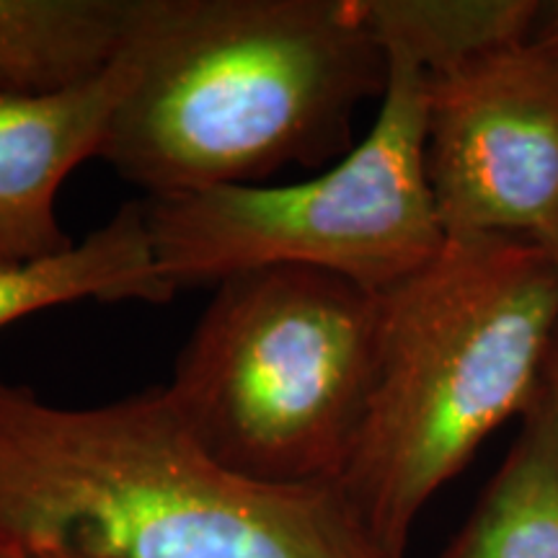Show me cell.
<instances>
[{
	"label": "cell",
	"mask_w": 558,
	"mask_h": 558,
	"mask_svg": "<svg viewBox=\"0 0 558 558\" xmlns=\"http://www.w3.org/2000/svg\"><path fill=\"white\" fill-rule=\"evenodd\" d=\"M101 160L148 199L344 158L388 58L360 0H135Z\"/></svg>",
	"instance_id": "obj_1"
},
{
	"label": "cell",
	"mask_w": 558,
	"mask_h": 558,
	"mask_svg": "<svg viewBox=\"0 0 558 558\" xmlns=\"http://www.w3.org/2000/svg\"><path fill=\"white\" fill-rule=\"evenodd\" d=\"M0 535L65 558H390L337 484L226 469L163 386L60 407L3 375Z\"/></svg>",
	"instance_id": "obj_2"
},
{
	"label": "cell",
	"mask_w": 558,
	"mask_h": 558,
	"mask_svg": "<svg viewBox=\"0 0 558 558\" xmlns=\"http://www.w3.org/2000/svg\"><path fill=\"white\" fill-rule=\"evenodd\" d=\"M558 337V267L518 235L448 239L378 292V352L337 486L390 558L492 432L522 416Z\"/></svg>",
	"instance_id": "obj_3"
},
{
	"label": "cell",
	"mask_w": 558,
	"mask_h": 558,
	"mask_svg": "<svg viewBox=\"0 0 558 558\" xmlns=\"http://www.w3.org/2000/svg\"><path fill=\"white\" fill-rule=\"evenodd\" d=\"M378 292L308 267L215 284L166 399L230 471L264 484H337L365 418Z\"/></svg>",
	"instance_id": "obj_4"
},
{
	"label": "cell",
	"mask_w": 558,
	"mask_h": 558,
	"mask_svg": "<svg viewBox=\"0 0 558 558\" xmlns=\"http://www.w3.org/2000/svg\"><path fill=\"white\" fill-rule=\"evenodd\" d=\"M373 128L318 177L282 186L145 199L153 254L173 288L264 267H308L383 292L445 246L427 177V73L386 52Z\"/></svg>",
	"instance_id": "obj_5"
},
{
	"label": "cell",
	"mask_w": 558,
	"mask_h": 558,
	"mask_svg": "<svg viewBox=\"0 0 558 558\" xmlns=\"http://www.w3.org/2000/svg\"><path fill=\"white\" fill-rule=\"evenodd\" d=\"M427 177L448 239L558 228V52L527 39L427 78Z\"/></svg>",
	"instance_id": "obj_6"
},
{
	"label": "cell",
	"mask_w": 558,
	"mask_h": 558,
	"mask_svg": "<svg viewBox=\"0 0 558 558\" xmlns=\"http://www.w3.org/2000/svg\"><path fill=\"white\" fill-rule=\"evenodd\" d=\"M128 70L52 94H0V267H24L75 246L58 215L70 173L99 158Z\"/></svg>",
	"instance_id": "obj_7"
},
{
	"label": "cell",
	"mask_w": 558,
	"mask_h": 558,
	"mask_svg": "<svg viewBox=\"0 0 558 558\" xmlns=\"http://www.w3.org/2000/svg\"><path fill=\"white\" fill-rule=\"evenodd\" d=\"M173 295L177 288L153 254L145 199H135L65 254L24 267H0V329L83 300L163 305Z\"/></svg>",
	"instance_id": "obj_8"
},
{
	"label": "cell",
	"mask_w": 558,
	"mask_h": 558,
	"mask_svg": "<svg viewBox=\"0 0 558 558\" xmlns=\"http://www.w3.org/2000/svg\"><path fill=\"white\" fill-rule=\"evenodd\" d=\"M437 558H558V403L546 380L499 471Z\"/></svg>",
	"instance_id": "obj_9"
},
{
	"label": "cell",
	"mask_w": 558,
	"mask_h": 558,
	"mask_svg": "<svg viewBox=\"0 0 558 558\" xmlns=\"http://www.w3.org/2000/svg\"><path fill=\"white\" fill-rule=\"evenodd\" d=\"M135 0H0V41L32 94L107 75L130 39Z\"/></svg>",
	"instance_id": "obj_10"
},
{
	"label": "cell",
	"mask_w": 558,
	"mask_h": 558,
	"mask_svg": "<svg viewBox=\"0 0 558 558\" xmlns=\"http://www.w3.org/2000/svg\"><path fill=\"white\" fill-rule=\"evenodd\" d=\"M369 32L432 75L527 41L541 0H360Z\"/></svg>",
	"instance_id": "obj_11"
},
{
	"label": "cell",
	"mask_w": 558,
	"mask_h": 558,
	"mask_svg": "<svg viewBox=\"0 0 558 558\" xmlns=\"http://www.w3.org/2000/svg\"><path fill=\"white\" fill-rule=\"evenodd\" d=\"M530 39L538 41L543 47H548V50L558 52V0L541 3Z\"/></svg>",
	"instance_id": "obj_12"
},
{
	"label": "cell",
	"mask_w": 558,
	"mask_h": 558,
	"mask_svg": "<svg viewBox=\"0 0 558 558\" xmlns=\"http://www.w3.org/2000/svg\"><path fill=\"white\" fill-rule=\"evenodd\" d=\"M0 94H32L24 70L3 41H0Z\"/></svg>",
	"instance_id": "obj_13"
},
{
	"label": "cell",
	"mask_w": 558,
	"mask_h": 558,
	"mask_svg": "<svg viewBox=\"0 0 558 558\" xmlns=\"http://www.w3.org/2000/svg\"><path fill=\"white\" fill-rule=\"evenodd\" d=\"M546 386H548V390H550V396H554L556 403H558V337H556L554 352H550V357H548V367H546Z\"/></svg>",
	"instance_id": "obj_14"
},
{
	"label": "cell",
	"mask_w": 558,
	"mask_h": 558,
	"mask_svg": "<svg viewBox=\"0 0 558 558\" xmlns=\"http://www.w3.org/2000/svg\"><path fill=\"white\" fill-rule=\"evenodd\" d=\"M0 558H32V556H29V550L21 548L19 543H13L0 535Z\"/></svg>",
	"instance_id": "obj_15"
},
{
	"label": "cell",
	"mask_w": 558,
	"mask_h": 558,
	"mask_svg": "<svg viewBox=\"0 0 558 558\" xmlns=\"http://www.w3.org/2000/svg\"><path fill=\"white\" fill-rule=\"evenodd\" d=\"M541 246L548 251L550 259H554V262H556V267H558V228L554 230V233L548 235V239H543V241H541Z\"/></svg>",
	"instance_id": "obj_16"
},
{
	"label": "cell",
	"mask_w": 558,
	"mask_h": 558,
	"mask_svg": "<svg viewBox=\"0 0 558 558\" xmlns=\"http://www.w3.org/2000/svg\"><path fill=\"white\" fill-rule=\"evenodd\" d=\"M32 558H65V556H34V554H29Z\"/></svg>",
	"instance_id": "obj_17"
}]
</instances>
